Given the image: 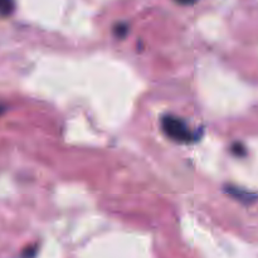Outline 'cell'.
Listing matches in <instances>:
<instances>
[{"mask_svg":"<svg viewBox=\"0 0 258 258\" xmlns=\"http://www.w3.org/2000/svg\"><path fill=\"white\" fill-rule=\"evenodd\" d=\"M161 127L168 138L178 143H191L197 139L189 126L181 118L175 117V116H164L161 120Z\"/></svg>","mask_w":258,"mask_h":258,"instance_id":"obj_1","label":"cell"},{"mask_svg":"<svg viewBox=\"0 0 258 258\" xmlns=\"http://www.w3.org/2000/svg\"><path fill=\"white\" fill-rule=\"evenodd\" d=\"M14 8V0H0V17H9Z\"/></svg>","mask_w":258,"mask_h":258,"instance_id":"obj_2","label":"cell"},{"mask_svg":"<svg viewBox=\"0 0 258 258\" xmlns=\"http://www.w3.org/2000/svg\"><path fill=\"white\" fill-rule=\"evenodd\" d=\"M228 193H231L232 196L236 197V198H239L241 201H247L248 198H252L251 194L246 193V191H239V189L237 188H228Z\"/></svg>","mask_w":258,"mask_h":258,"instance_id":"obj_3","label":"cell"},{"mask_svg":"<svg viewBox=\"0 0 258 258\" xmlns=\"http://www.w3.org/2000/svg\"><path fill=\"white\" fill-rule=\"evenodd\" d=\"M127 30H128V28H127V25H126V24H117L115 27L116 37L123 38L126 34H127Z\"/></svg>","mask_w":258,"mask_h":258,"instance_id":"obj_4","label":"cell"},{"mask_svg":"<svg viewBox=\"0 0 258 258\" xmlns=\"http://www.w3.org/2000/svg\"><path fill=\"white\" fill-rule=\"evenodd\" d=\"M35 253H37V248L35 247H29V248H27L23 252V258H33L35 256Z\"/></svg>","mask_w":258,"mask_h":258,"instance_id":"obj_5","label":"cell"},{"mask_svg":"<svg viewBox=\"0 0 258 258\" xmlns=\"http://www.w3.org/2000/svg\"><path fill=\"white\" fill-rule=\"evenodd\" d=\"M243 149L244 148L241 145V144H234V145L232 146V151H233V153L236 154V155H239V156H242L244 154Z\"/></svg>","mask_w":258,"mask_h":258,"instance_id":"obj_6","label":"cell"},{"mask_svg":"<svg viewBox=\"0 0 258 258\" xmlns=\"http://www.w3.org/2000/svg\"><path fill=\"white\" fill-rule=\"evenodd\" d=\"M175 2L180 5H193L196 4L198 0H175Z\"/></svg>","mask_w":258,"mask_h":258,"instance_id":"obj_7","label":"cell"},{"mask_svg":"<svg viewBox=\"0 0 258 258\" xmlns=\"http://www.w3.org/2000/svg\"><path fill=\"white\" fill-rule=\"evenodd\" d=\"M3 112H4V106H2V105H0V115H2Z\"/></svg>","mask_w":258,"mask_h":258,"instance_id":"obj_8","label":"cell"}]
</instances>
